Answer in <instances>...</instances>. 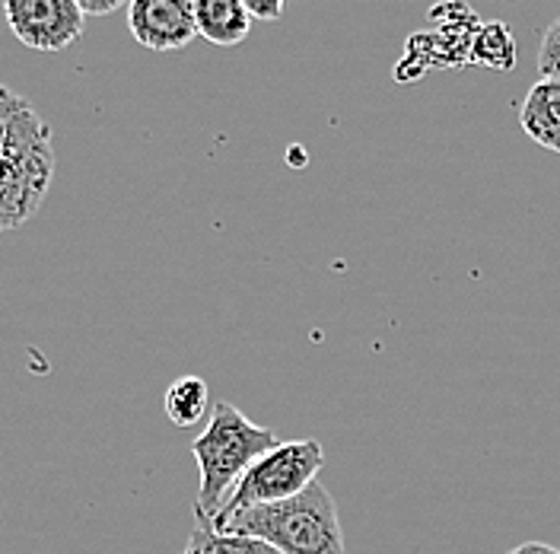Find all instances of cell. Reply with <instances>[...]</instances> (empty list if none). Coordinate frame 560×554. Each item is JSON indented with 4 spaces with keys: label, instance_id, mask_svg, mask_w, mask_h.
Wrapping results in <instances>:
<instances>
[{
    "label": "cell",
    "instance_id": "cell-1",
    "mask_svg": "<svg viewBox=\"0 0 560 554\" xmlns=\"http://www.w3.org/2000/svg\"><path fill=\"white\" fill-rule=\"evenodd\" d=\"M55 178L48 122L0 83V233L33 220Z\"/></svg>",
    "mask_w": 560,
    "mask_h": 554
},
{
    "label": "cell",
    "instance_id": "cell-2",
    "mask_svg": "<svg viewBox=\"0 0 560 554\" xmlns=\"http://www.w3.org/2000/svg\"><path fill=\"white\" fill-rule=\"evenodd\" d=\"M275 447H278L275 430L252 424L236 405L217 402L210 408L205 434L191 443V455L201 472L198 500H195L198 526L213 522L226 497L233 494V487L240 485V478Z\"/></svg>",
    "mask_w": 560,
    "mask_h": 554
},
{
    "label": "cell",
    "instance_id": "cell-3",
    "mask_svg": "<svg viewBox=\"0 0 560 554\" xmlns=\"http://www.w3.org/2000/svg\"><path fill=\"white\" fill-rule=\"evenodd\" d=\"M220 532L255 535L280 554H345V529L338 520L335 497L322 482H313L296 497L261 504L236 513Z\"/></svg>",
    "mask_w": 560,
    "mask_h": 554
},
{
    "label": "cell",
    "instance_id": "cell-4",
    "mask_svg": "<svg viewBox=\"0 0 560 554\" xmlns=\"http://www.w3.org/2000/svg\"><path fill=\"white\" fill-rule=\"evenodd\" d=\"M325 465V450L318 440H290L278 443L275 450H268L243 478L233 487V494L226 497V504L220 507V513L213 517V529H220L226 520H233L236 513L261 507V504H278L287 497H296L300 490L318 482V469Z\"/></svg>",
    "mask_w": 560,
    "mask_h": 554
},
{
    "label": "cell",
    "instance_id": "cell-5",
    "mask_svg": "<svg viewBox=\"0 0 560 554\" xmlns=\"http://www.w3.org/2000/svg\"><path fill=\"white\" fill-rule=\"evenodd\" d=\"M3 16L10 33L33 51H65L86 26L77 0H3Z\"/></svg>",
    "mask_w": 560,
    "mask_h": 554
},
{
    "label": "cell",
    "instance_id": "cell-6",
    "mask_svg": "<svg viewBox=\"0 0 560 554\" xmlns=\"http://www.w3.org/2000/svg\"><path fill=\"white\" fill-rule=\"evenodd\" d=\"M128 30L150 51H178L198 38L191 0H128Z\"/></svg>",
    "mask_w": 560,
    "mask_h": 554
},
{
    "label": "cell",
    "instance_id": "cell-7",
    "mask_svg": "<svg viewBox=\"0 0 560 554\" xmlns=\"http://www.w3.org/2000/svg\"><path fill=\"white\" fill-rule=\"evenodd\" d=\"M520 125L538 147L560 153V80L541 77L520 105Z\"/></svg>",
    "mask_w": 560,
    "mask_h": 554
},
{
    "label": "cell",
    "instance_id": "cell-8",
    "mask_svg": "<svg viewBox=\"0 0 560 554\" xmlns=\"http://www.w3.org/2000/svg\"><path fill=\"white\" fill-rule=\"evenodd\" d=\"M191 3H195L198 35L208 38L210 45L230 48L245 42L252 33V16L243 0H191Z\"/></svg>",
    "mask_w": 560,
    "mask_h": 554
},
{
    "label": "cell",
    "instance_id": "cell-9",
    "mask_svg": "<svg viewBox=\"0 0 560 554\" xmlns=\"http://www.w3.org/2000/svg\"><path fill=\"white\" fill-rule=\"evenodd\" d=\"M210 412V389L201 377H178L166 389V417L175 427H195Z\"/></svg>",
    "mask_w": 560,
    "mask_h": 554
},
{
    "label": "cell",
    "instance_id": "cell-10",
    "mask_svg": "<svg viewBox=\"0 0 560 554\" xmlns=\"http://www.w3.org/2000/svg\"><path fill=\"white\" fill-rule=\"evenodd\" d=\"M182 554H280L275 545L255 539V535H240V532H220L213 526H198L188 535V545Z\"/></svg>",
    "mask_w": 560,
    "mask_h": 554
},
{
    "label": "cell",
    "instance_id": "cell-11",
    "mask_svg": "<svg viewBox=\"0 0 560 554\" xmlns=\"http://www.w3.org/2000/svg\"><path fill=\"white\" fill-rule=\"evenodd\" d=\"M471 65L490 70H513L516 65V38L506 23H485L471 42Z\"/></svg>",
    "mask_w": 560,
    "mask_h": 554
},
{
    "label": "cell",
    "instance_id": "cell-12",
    "mask_svg": "<svg viewBox=\"0 0 560 554\" xmlns=\"http://www.w3.org/2000/svg\"><path fill=\"white\" fill-rule=\"evenodd\" d=\"M538 70L541 77L560 80V16L541 35V48H538Z\"/></svg>",
    "mask_w": 560,
    "mask_h": 554
},
{
    "label": "cell",
    "instance_id": "cell-13",
    "mask_svg": "<svg viewBox=\"0 0 560 554\" xmlns=\"http://www.w3.org/2000/svg\"><path fill=\"white\" fill-rule=\"evenodd\" d=\"M283 3L287 0H243V7L248 10L252 20H261V23H275L283 16Z\"/></svg>",
    "mask_w": 560,
    "mask_h": 554
},
{
    "label": "cell",
    "instance_id": "cell-14",
    "mask_svg": "<svg viewBox=\"0 0 560 554\" xmlns=\"http://www.w3.org/2000/svg\"><path fill=\"white\" fill-rule=\"evenodd\" d=\"M77 3L86 16H108V13L128 7V0H77Z\"/></svg>",
    "mask_w": 560,
    "mask_h": 554
},
{
    "label": "cell",
    "instance_id": "cell-15",
    "mask_svg": "<svg viewBox=\"0 0 560 554\" xmlns=\"http://www.w3.org/2000/svg\"><path fill=\"white\" fill-rule=\"evenodd\" d=\"M506 554H560V549L555 545H545V542H525V545H516L513 552Z\"/></svg>",
    "mask_w": 560,
    "mask_h": 554
}]
</instances>
